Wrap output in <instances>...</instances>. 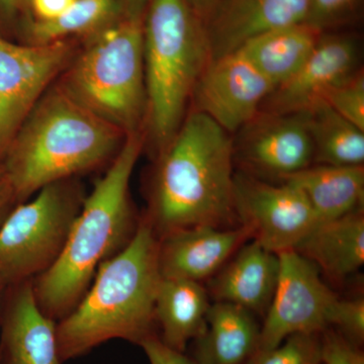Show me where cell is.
<instances>
[{
  "instance_id": "obj_39",
  "label": "cell",
  "mask_w": 364,
  "mask_h": 364,
  "mask_svg": "<svg viewBox=\"0 0 364 364\" xmlns=\"http://www.w3.org/2000/svg\"><path fill=\"white\" fill-rule=\"evenodd\" d=\"M4 151L1 150V148H0V164H1L2 160H4Z\"/></svg>"
},
{
  "instance_id": "obj_26",
  "label": "cell",
  "mask_w": 364,
  "mask_h": 364,
  "mask_svg": "<svg viewBox=\"0 0 364 364\" xmlns=\"http://www.w3.org/2000/svg\"><path fill=\"white\" fill-rule=\"evenodd\" d=\"M324 102L337 114L364 131V74L352 73L326 95Z\"/></svg>"
},
{
  "instance_id": "obj_17",
  "label": "cell",
  "mask_w": 364,
  "mask_h": 364,
  "mask_svg": "<svg viewBox=\"0 0 364 364\" xmlns=\"http://www.w3.org/2000/svg\"><path fill=\"white\" fill-rule=\"evenodd\" d=\"M279 273V258L252 240L244 244L210 282L215 301L240 306L249 312L267 314Z\"/></svg>"
},
{
  "instance_id": "obj_12",
  "label": "cell",
  "mask_w": 364,
  "mask_h": 364,
  "mask_svg": "<svg viewBox=\"0 0 364 364\" xmlns=\"http://www.w3.org/2000/svg\"><path fill=\"white\" fill-rule=\"evenodd\" d=\"M274 90L272 83L240 51L205 67L193 92V109L207 114L229 134H236L259 112Z\"/></svg>"
},
{
  "instance_id": "obj_33",
  "label": "cell",
  "mask_w": 364,
  "mask_h": 364,
  "mask_svg": "<svg viewBox=\"0 0 364 364\" xmlns=\"http://www.w3.org/2000/svg\"><path fill=\"white\" fill-rule=\"evenodd\" d=\"M150 0H119L124 18L143 20L144 14Z\"/></svg>"
},
{
  "instance_id": "obj_28",
  "label": "cell",
  "mask_w": 364,
  "mask_h": 364,
  "mask_svg": "<svg viewBox=\"0 0 364 364\" xmlns=\"http://www.w3.org/2000/svg\"><path fill=\"white\" fill-rule=\"evenodd\" d=\"M333 327L360 346L364 340V299H338L333 309L330 328Z\"/></svg>"
},
{
  "instance_id": "obj_13",
  "label": "cell",
  "mask_w": 364,
  "mask_h": 364,
  "mask_svg": "<svg viewBox=\"0 0 364 364\" xmlns=\"http://www.w3.org/2000/svg\"><path fill=\"white\" fill-rule=\"evenodd\" d=\"M359 48L352 36L323 33L305 63L265 98L259 112L298 114L323 102L333 87L359 69Z\"/></svg>"
},
{
  "instance_id": "obj_9",
  "label": "cell",
  "mask_w": 364,
  "mask_h": 364,
  "mask_svg": "<svg viewBox=\"0 0 364 364\" xmlns=\"http://www.w3.org/2000/svg\"><path fill=\"white\" fill-rule=\"evenodd\" d=\"M234 207L239 226L275 254L296 248L317 224L305 193L291 181L274 186L235 172Z\"/></svg>"
},
{
  "instance_id": "obj_32",
  "label": "cell",
  "mask_w": 364,
  "mask_h": 364,
  "mask_svg": "<svg viewBox=\"0 0 364 364\" xmlns=\"http://www.w3.org/2000/svg\"><path fill=\"white\" fill-rule=\"evenodd\" d=\"M18 205L13 188L7 181L6 176L0 181V227L7 215Z\"/></svg>"
},
{
  "instance_id": "obj_24",
  "label": "cell",
  "mask_w": 364,
  "mask_h": 364,
  "mask_svg": "<svg viewBox=\"0 0 364 364\" xmlns=\"http://www.w3.org/2000/svg\"><path fill=\"white\" fill-rule=\"evenodd\" d=\"M122 16L119 0H75L51 21H33L28 35L32 44L63 41L71 36H91Z\"/></svg>"
},
{
  "instance_id": "obj_15",
  "label": "cell",
  "mask_w": 364,
  "mask_h": 364,
  "mask_svg": "<svg viewBox=\"0 0 364 364\" xmlns=\"http://www.w3.org/2000/svg\"><path fill=\"white\" fill-rule=\"evenodd\" d=\"M57 322L42 310L33 280L9 287L0 321V364H62Z\"/></svg>"
},
{
  "instance_id": "obj_30",
  "label": "cell",
  "mask_w": 364,
  "mask_h": 364,
  "mask_svg": "<svg viewBox=\"0 0 364 364\" xmlns=\"http://www.w3.org/2000/svg\"><path fill=\"white\" fill-rule=\"evenodd\" d=\"M150 364H196L183 352L174 350L163 343L157 333H153L139 344Z\"/></svg>"
},
{
  "instance_id": "obj_29",
  "label": "cell",
  "mask_w": 364,
  "mask_h": 364,
  "mask_svg": "<svg viewBox=\"0 0 364 364\" xmlns=\"http://www.w3.org/2000/svg\"><path fill=\"white\" fill-rule=\"evenodd\" d=\"M321 353L323 364H364L360 346L333 328L321 333Z\"/></svg>"
},
{
  "instance_id": "obj_8",
  "label": "cell",
  "mask_w": 364,
  "mask_h": 364,
  "mask_svg": "<svg viewBox=\"0 0 364 364\" xmlns=\"http://www.w3.org/2000/svg\"><path fill=\"white\" fill-rule=\"evenodd\" d=\"M279 273L260 329L259 348L277 346L294 334H321L330 328L338 296L320 270L294 249L277 254Z\"/></svg>"
},
{
  "instance_id": "obj_10",
  "label": "cell",
  "mask_w": 364,
  "mask_h": 364,
  "mask_svg": "<svg viewBox=\"0 0 364 364\" xmlns=\"http://www.w3.org/2000/svg\"><path fill=\"white\" fill-rule=\"evenodd\" d=\"M233 138L234 161L252 176L287 177L311 166L314 145L306 112H258Z\"/></svg>"
},
{
  "instance_id": "obj_27",
  "label": "cell",
  "mask_w": 364,
  "mask_h": 364,
  "mask_svg": "<svg viewBox=\"0 0 364 364\" xmlns=\"http://www.w3.org/2000/svg\"><path fill=\"white\" fill-rule=\"evenodd\" d=\"M363 0H310L305 21L321 33L346 25L360 11Z\"/></svg>"
},
{
  "instance_id": "obj_25",
  "label": "cell",
  "mask_w": 364,
  "mask_h": 364,
  "mask_svg": "<svg viewBox=\"0 0 364 364\" xmlns=\"http://www.w3.org/2000/svg\"><path fill=\"white\" fill-rule=\"evenodd\" d=\"M246 364H323L321 334H294L277 346L258 349Z\"/></svg>"
},
{
  "instance_id": "obj_19",
  "label": "cell",
  "mask_w": 364,
  "mask_h": 364,
  "mask_svg": "<svg viewBox=\"0 0 364 364\" xmlns=\"http://www.w3.org/2000/svg\"><path fill=\"white\" fill-rule=\"evenodd\" d=\"M260 329L252 313L240 306L210 304L203 331L195 339L196 364H246L259 348Z\"/></svg>"
},
{
  "instance_id": "obj_31",
  "label": "cell",
  "mask_w": 364,
  "mask_h": 364,
  "mask_svg": "<svg viewBox=\"0 0 364 364\" xmlns=\"http://www.w3.org/2000/svg\"><path fill=\"white\" fill-rule=\"evenodd\" d=\"M75 0H28L33 21H51L64 13Z\"/></svg>"
},
{
  "instance_id": "obj_7",
  "label": "cell",
  "mask_w": 364,
  "mask_h": 364,
  "mask_svg": "<svg viewBox=\"0 0 364 364\" xmlns=\"http://www.w3.org/2000/svg\"><path fill=\"white\" fill-rule=\"evenodd\" d=\"M85 198L80 186L66 179L11 210L0 227V279L7 286L35 279L54 265Z\"/></svg>"
},
{
  "instance_id": "obj_34",
  "label": "cell",
  "mask_w": 364,
  "mask_h": 364,
  "mask_svg": "<svg viewBox=\"0 0 364 364\" xmlns=\"http://www.w3.org/2000/svg\"><path fill=\"white\" fill-rule=\"evenodd\" d=\"M220 0H189L193 11L198 14V18L205 23L208 16L212 13L215 6L219 4Z\"/></svg>"
},
{
  "instance_id": "obj_5",
  "label": "cell",
  "mask_w": 364,
  "mask_h": 364,
  "mask_svg": "<svg viewBox=\"0 0 364 364\" xmlns=\"http://www.w3.org/2000/svg\"><path fill=\"white\" fill-rule=\"evenodd\" d=\"M148 128L157 156L186 117L210 61L205 26L189 0H150L143 18Z\"/></svg>"
},
{
  "instance_id": "obj_4",
  "label": "cell",
  "mask_w": 364,
  "mask_h": 364,
  "mask_svg": "<svg viewBox=\"0 0 364 364\" xmlns=\"http://www.w3.org/2000/svg\"><path fill=\"white\" fill-rule=\"evenodd\" d=\"M159 238L144 217L123 250L98 268L87 291L57 322L62 361L119 339L139 345L155 332L154 308L162 277Z\"/></svg>"
},
{
  "instance_id": "obj_1",
  "label": "cell",
  "mask_w": 364,
  "mask_h": 364,
  "mask_svg": "<svg viewBox=\"0 0 364 364\" xmlns=\"http://www.w3.org/2000/svg\"><path fill=\"white\" fill-rule=\"evenodd\" d=\"M231 134L191 109L161 154L145 215L158 238L198 226H239Z\"/></svg>"
},
{
  "instance_id": "obj_16",
  "label": "cell",
  "mask_w": 364,
  "mask_h": 364,
  "mask_svg": "<svg viewBox=\"0 0 364 364\" xmlns=\"http://www.w3.org/2000/svg\"><path fill=\"white\" fill-rule=\"evenodd\" d=\"M249 240L250 232L243 226L179 230L159 239L160 273L164 279L200 282L217 274Z\"/></svg>"
},
{
  "instance_id": "obj_22",
  "label": "cell",
  "mask_w": 364,
  "mask_h": 364,
  "mask_svg": "<svg viewBox=\"0 0 364 364\" xmlns=\"http://www.w3.org/2000/svg\"><path fill=\"white\" fill-rule=\"evenodd\" d=\"M322 36L306 23H296L257 36L238 50L275 88L301 68Z\"/></svg>"
},
{
  "instance_id": "obj_18",
  "label": "cell",
  "mask_w": 364,
  "mask_h": 364,
  "mask_svg": "<svg viewBox=\"0 0 364 364\" xmlns=\"http://www.w3.org/2000/svg\"><path fill=\"white\" fill-rule=\"evenodd\" d=\"M334 282H343L364 263L363 208L318 223L294 248Z\"/></svg>"
},
{
  "instance_id": "obj_38",
  "label": "cell",
  "mask_w": 364,
  "mask_h": 364,
  "mask_svg": "<svg viewBox=\"0 0 364 364\" xmlns=\"http://www.w3.org/2000/svg\"><path fill=\"white\" fill-rule=\"evenodd\" d=\"M4 178V167H2V164H0V181Z\"/></svg>"
},
{
  "instance_id": "obj_6",
  "label": "cell",
  "mask_w": 364,
  "mask_h": 364,
  "mask_svg": "<svg viewBox=\"0 0 364 364\" xmlns=\"http://www.w3.org/2000/svg\"><path fill=\"white\" fill-rule=\"evenodd\" d=\"M61 85L123 131H141L147 114L143 20L122 16L91 35Z\"/></svg>"
},
{
  "instance_id": "obj_36",
  "label": "cell",
  "mask_w": 364,
  "mask_h": 364,
  "mask_svg": "<svg viewBox=\"0 0 364 364\" xmlns=\"http://www.w3.org/2000/svg\"><path fill=\"white\" fill-rule=\"evenodd\" d=\"M9 286L0 279V321H1L2 311H4V301H6Z\"/></svg>"
},
{
  "instance_id": "obj_2",
  "label": "cell",
  "mask_w": 364,
  "mask_h": 364,
  "mask_svg": "<svg viewBox=\"0 0 364 364\" xmlns=\"http://www.w3.org/2000/svg\"><path fill=\"white\" fill-rule=\"evenodd\" d=\"M145 143L142 130L128 134L107 172L82 207L61 255L33 279L41 310L59 322L82 299L98 268L126 247L139 221L132 205L130 181Z\"/></svg>"
},
{
  "instance_id": "obj_37",
  "label": "cell",
  "mask_w": 364,
  "mask_h": 364,
  "mask_svg": "<svg viewBox=\"0 0 364 364\" xmlns=\"http://www.w3.org/2000/svg\"><path fill=\"white\" fill-rule=\"evenodd\" d=\"M0 148H1V150L4 151V154L6 150V144L4 138V127H2L1 116H0Z\"/></svg>"
},
{
  "instance_id": "obj_11",
  "label": "cell",
  "mask_w": 364,
  "mask_h": 364,
  "mask_svg": "<svg viewBox=\"0 0 364 364\" xmlns=\"http://www.w3.org/2000/svg\"><path fill=\"white\" fill-rule=\"evenodd\" d=\"M72 55L73 48L65 40L23 46L0 37V116L6 148Z\"/></svg>"
},
{
  "instance_id": "obj_20",
  "label": "cell",
  "mask_w": 364,
  "mask_h": 364,
  "mask_svg": "<svg viewBox=\"0 0 364 364\" xmlns=\"http://www.w3.org/2000/svg\"><path fill=\"white\" fill-rule=\"evenodd\" d=\"M210 303L200 282L162 277L155 301V324L163 343L186 351L191 340L203 331Z\"/></svg>"
},
{
  "instance_id": "obj_35",
  "label": "cell",
  "mask_w": 364,
  "mask_h": 364,
  "mask_svg": "<svg viewBox=\"0 0 364 364\" xmlns=\"http://www.w3.org/2000/svg\"><path fill=\"white\" fill-rule=\"evenodd\" d=\"M28 0H0V14L6 18H13Z\"/></svg>"
},
{
  "instance_id": "obj_3",
  "label": "cell",
  "mask_w": 364,
  "mask_h": 364,
  "mask_svg": "<svg viewBox=\"0 0 364 364\" xmlns=\"http://www.w3.org/2000/svg\"><path fill=\"white\" fill-rule=\"evenodd\" d=\"M126 136L60 85L40 98L11 138L4 176L16 202H26L49 184L112 160Z\"/></svg>"
},
{
  "instance_id": "obj_21",
  "label": "cell",
  "mask_w": 364,
  "mask_h": 364,
  "mask_svg": "<svg viewBox=\"0 0 364 364\" xmlns=\"http://www.w3.org/2000/svg\"><path fill=\"white\" fill-rule=\"evenodd\" d=\"M282 181L293 182L305 193L317 224L363 208V166L311 165Z\"/></svg>"
},
{
  "instance_id": "obj_23",
  "label": "cell",
  "mask_w": 364,
  "mask_h": 364,
  "mask_svg": "<svg viewBox=\"0 0 364 364\" xmlns=\"http://www.w3.org/2000/svg\"><path fill=\"white\" fill-rule=\"evenodd\" d=\"M314 145V161L331 166H363L364 131L325 102L305 112Z\"/></svg>"
},
{
  "instance_id": "obj_14",
  "label": "cell",
  "mask_w": 364,
  "mask_h": 364,
  "mask_svg": "<svg viewBox=\"0 0 364 364\" xmlns=\"http://www.w3.org/2000/svg\"><path fill=\"white\" fill-rule=\"evenodd\" d=\"M310 0H220L203 23L210 60L247 41L305 21Z\"/></svg>"
}]
</instances>
